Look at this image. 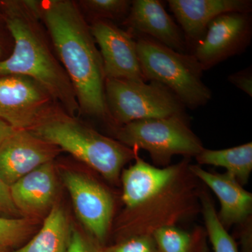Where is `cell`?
<instances>
[{
    "label": "cell",
    "mask_w": 252,
    "mask_h": 252,
    "mask_svg": "<svg viewBox=\"0 0 252 252\" xmlns=\"http://www.w3.org/2000/svg\"><path fill=\"white\" fill-rule=\"evenodd\" d=\"M117 136L126 147L148 152L160 165H167L175 155L196 157L204 149L184 114L128 123L119 128Z\"/></svg>",
    "instance_id": "cell-5"
},
{
    "label": "cell",
    "mask_w": 252,
    "mask_h": 252,
    "mask_svg": "<svg viewBox=\"0 0 252 252\" xmlns=\"http://www.w3.org/2000/svg\"><path fill=\"white\" fill-rule=\"evenodd\" d=\"M132 1L127 0H84L79 5L95 20L116 19L128 14Z\"/></svg>",
    "instance_id": "cell-21"
},
{
    "label": "cell",
    "mask_w": 252,
    "mask_h": 252,
    "mask_svg": "<svg viewBox=\"0 0 252 252\" xmlns=\"http://www.w3.org/2000/svg\"><path fill=\"white\" fill-rule=\"evenodd\" d=\"M189 170L205 182L218 197L220 203L218 218L223 226L243 222L251 214L252 193L245 190L229 174L211 173L198 165H191Z\"/></svg>",
    "instance_id": "cell-16"
},
{
    "label": "cell",
    "mask_w": 252,
    "mask_h": 252,
    "mask_svg": "<svg viewBox=\"0 0 252 252\" xmlns=\"http://www.w3.org/2000/svg\"><path fill=\"white\" fill-rule=\"evenodd\" d=\"M2 56H3L2 46H1V44H0V60H1V58L2 57Z\"/></svg>",
    "instance_id": "cell-29"
},
{
    "label": "cell",
    "mask_w": 252,
    "mask_h": 252,
    "mask_svg": "<svg viewBox=\"0 0 252 252\" xmlns=\"http://www.w3.org/2000/svg\"><path fill=\"white\" fill-rule=\"evenodd\" d=\"M135 158V164L122 174L123 201L130 209L161 193L177 177L181 167L179 165L165 168L152 166L137 156V151Z\"/></svg>",
    "instance_id": "cell-14"
},
{
    "label": "cell",
    "mask_w": 252,
    "mask_h": 252,
    "mask_svg": "<svg viewBox=\"0 0 252 252\" xmlns=\"http://www.w3.org/2000/svg\"><path fill=\"white\" fill-rule=\"evenodd\" d=\"M136 41L146 80L160 83L190 109L211 99V91L202 79L203 69L193 54L178 52L147 36H140Z\"/></svg>",
    "instance_id": "cell-4"
},
{
    "label": "cell",
    "mask_w": 252,
    "mask_h": 252,
    "mask_svg": "<svg viewBox=\"0 0 252 252\" xmlns=\"http://www.w3.org/2000/svg\"><path fill=\"white\" fill-rule=\"evenodd\" d=\"M91 31L103 63L106 79L146 80L132 34L108 20H94Z\"/></svg>",
    "instance_id": "cell-10"
},
{
    "label": "cell",
    "mask_w": 252,
    "mask_h": 252,
    "mask_svg": "<svg viewBox=\"0 0 252 252\" xmlns=\"http://www.w3.org/2000/svg\"><path fill=\"white\" fill-rule=\"evenodd\" d=\"M228 80L238 89L252 97V74L250 68L243 69L234 74H231L228 78Z\"/></svg>",
    "instance_id": "cell-25"
},
{
    "label": "cell",
    "mask_w": 252,
    "mask_h": 252,
    "mask_svg": "<svg viewBox=\"0 0 252 252\" xmlns=\"http://www.w3.org/2000/svg\"><path fill=\"white\" fill-rule=\"evenodd\" d=\"M31 130L43 140L70 154L111 182L118 180L122 167L135 158L137 151L99 133L60 107L49 113Z\"/></svg>",
    "instance_id": "cell-3"
},
{
    "label": "cell",
    "mask_w": 252,
    "mask_h": 252,
    "mask_svg": "<svg viewBox=\"0 0 252 252\" xmlns=\"http://www.w3.org/2000/svg\"><path fill=\"white\" fill-rule=\"evenodd\" d=\"M252 29L250 13L220 15L208 25L203 36L195 43L194 57L203 70H207L243 52L251 41Z\"/></svg>",
    "instance_id": "cell-8"
},
{
    "label": "cell",
    "mask_w": 252,
    "mask_h": 252,
    "mask_svg": "<svg viewBox=\"0 0 252 252\" xmlns=\"http://www.w3.org/2000/svg\"><path fill=\"white\" fill-rule=\"evenodd\" d=\"M11 198L20 214L39 216L52 205L57 182L52 162L29 172L9 187Z\"/></svg>",
    "instance_id": "cell-15"
},
{
    "label": "cell",
    "mask_w": 252,
    "mask_h": 252,
    "mask_svg": "<svg viewBox=\"0 0 252 252\" xmlns=\"http://www.w3.org/2000/svg\"><path fill=\"white\" fill-rule=\"evenodd\" d=\"M32 231L28 219L0 217V245L10 248L23 243Z\"/></svg>",
    "instance_id": "cell-22"
},
{
    "label": "cell",
    "mask_w": 252,
    "mask_h": 252,
    "mask_svg": "<svg viewBox=\"0 0 252 252\" xmlns=\"http://www.w3.org/2000/svg\"><path fill=\"white\" fill-rule=\"evenodd\" d=\"M49 93L33 78L0 77V119L15 130H31L59 107Z\"/></svg>",
    "instance_id": "cell-7"
},
{
    "label": "cell",
    "mask_w": 252,
    "mask_h": 252,
    "mask_svg": "<svg viewBox=\"0 0 252 252\" xmlns=\"http://www.w3.org/2000/svg\"><path fill=\"white\" fill-rule=\"evenodd\" d=\"M0 252H8V248L0 245Z\"/></svg>",
    "instance_id": "cell-28"
},
{
    "label": "cell",
    "mask_w": 252,
    "mask_h": 252,
    "mask_svg": "<svg viewBox=\"0 0 252 252\" xmlns=\"http://www.w3.org/2000/svg\"><path fill=\"white\" fill-rule=\"evenodd\" d=\"M126 22L140 36H147L178 52L186 51L187 40L183 32L160 1H132Z\"/></svg>",
    "instance_id": "cell-12"
},
{
    "label": "cell",
    "mask_w": 252,
    "mask_h": 252,
    "mask_svg": "<svg viewBox=\"0 0 252 252\" xmlns=\"http://www.w3.org/2000/svg\"><path fill=\"white\" fill-rule=\"evenodd\" d=\"M204 220L215 252H238L236 243L220 223L212 203L203 206Z\"/></svg>",
    "instance_id": "cell-20"
},
{
    "label": "cell",
    "mask_w": 252,
    "mask_h": 252,
    "mask_svg": "<svg viewBox=\"0 0 252 252\" xmlns=\"http://www.w3.org/2000/svg\"><path fill=\"white\" fill-rule=\"evenodd\" d=\"M15 129L11 127L9 124L0 119V146L9 136L13 133Z\"/></svg>",
    "instance_id": "cell-27"
},
{
    "label": "cell",
    "mask_w": 252,
    "mask_h": 252,
    "mask_svg": "<svg viewBox=\"0 0 252 252\" xmlns=\"http://www.w3.org/2000/svg\"><path fill=\"white\" fill-rule=\"evenodd\" d=\"M72 229L65 211L59 205H55L40 230L15 252H66Z\"/></svg>",
    "instance_id": "cell-17"
},
{
    "label": "cell",
    "mask_w": 252,
    "mask_h": 252,
    "mask_svg": "<svg viewBox=\"0 0 252 252\" xmlns=\"http://www.w3.org/2000/svg\"><path fill=\"white\" fill-rule=\"evenodd\" d=\"M79 220L96 242L103 243L112 221V195L94 179L71 170L61 172Z\"/></svg>",
    "instance_id": "cell-9"
},
{
    "label": "cell",
    "mask_w": 252,
    "mask_h": 252,
    "mask_svg": "<svg viewBox=\"0 0 252 252\" xmlns=\"http://www.w3.org/2000/svg\"><path fill=\"white\" fill-rule=\"evenodd\" d=\"M59 151L31 130H15L0 146V179L10 187L34 169L52 162Z\"/></svg>",
    "instance_id": "cell-11"
},
{
    "label": "cell",
    "mask_w": 252,
    "mask_h": 252,
    "mask_svg": "<svg viewBox=\"0 0 252 252\" xmlns=\"http://www.w3.org/2000/svg\"><path fill=\"white\" fill-rule=\"evenodd\" d=\"M66 252H103L98 243L87 238L79 230L72 228Z\"/></svg>",
    "instance_id": "cell-24"
},
{
    "label": "cell",
    "mask_w": 252,
    "mask_h": 252,
    "mask_svg": "<svg viewBox=\"0 0 252 252\" xmlns=\"http://www.w3.org/2000/svg\"><path fill=\"white\" fill-rule=\"evenodd\" d=\"M195 157L199 163L224 167L243 185L248 182L252 170V143L220 150L203 149Z\"/></svg>",
    "instance_id": "cell-18"
},
{
    "label": "cell",
    "mask_w": 252,
    "mask_h": 252,
    "mask_svg": "<svg viewBox=\"0 0 252 252\" xmlns=\"http://www.w3.org/2000/svg\"><path fill=\"white\" fill-rule=\"evenodd\" d=\"M1 4L14 48L9 57L0 60V77L22 75L33 78L45 88L64 112L75 117L80 109L74 88L50 47L40 20L23 1Z\"/></svg>",
    "instance_id": "cell-2"
},
{
    "label": "cell",
    "mask_w": 252,
    "mask_h": 252,
    "mask_svg": "<svg viewBox=\"0 0 252 252\" xmlns=\"http://www.w3.org/2000/svg\"><path fill=\"white\" fill-rule=\"evenodd\" d=\"M104 91L109 117L123 125L184 114L185 106L157 81L107 79Z\"/></svg>",
    "instance_id": "cell-6"
},
{
    "label": "cell",
    "mask_w": 252,
    "mask_h": 252,
    "mask_svg": "<svg viewBox=\"0 0 252 252\" xmlns=\"http://www.w3.org/2000/svg\"><path fill=\"white\" fill-rule=\"evenodd\" d=\"M39 18L72 83L80 112L91 117H109L103 63L79 4L70 0L41 1Z\"/></svg>",
    "instance_id": "cell-1"
},
{
    "label": "cell",
    "mask_w": 252,
    "mask_h": 252,
    "mask_svg": "<svg viewBox=\"0 0 252 252\" xmlns=\"http://www.w3.org/2000/svg\"><path fill=\"white\" fill-rule=\"evenodd\" d=\"M0 212L10 216L20 215L11 198L9 186L0 179Z\"/></svg>",
    "instance_id": "cell-26"
},
{
    "label": "cell",
    "mask_w": 252,
    "mask_h": 252,
    "mask_svg": "<svg viewBox=\"0 0 252 252\" xmlns=\"http://www.w3.org/2000/svg\"><path fill=\"white\" fill-rule=\"evenodd\" d=\"M103 252H159L154 238L148 235H136L119 243L103 248Z\"/></svg>",
    "instance_id": "cell-23"
},
{
    "label": "cell",
    "mask_w": 252,
    "mask_h": 252,
    "mask_svg": "<svg viewBox=\"0 0 252 252\" xmlns=\"http://www.w3.org/2000/svg\"><path fill=\"white\" fill-rule=\"evenodd\" d=\"M167 3L187 42L189 39L195 44L217 16L228 12L250 13L252 6L250 0H169Z\"/></svg>",
    "instance_id": "cell-13"
},
{
    "label": "cell",
    "mask_w": 252,
    "mask_h": 252,
    "mask_svg": "<svg viewBox=\"0 0 252 252\" xmlns=\"http://www.w3.org/2000/svg\"><path fill=\"white\" fill-rule=\"evenodd\" d=\"M153 238L159 252H205V247L198 240L172 225L158 228Z\"/></svg>",
    "instance_id": "cell-19"
}]
</instances>
